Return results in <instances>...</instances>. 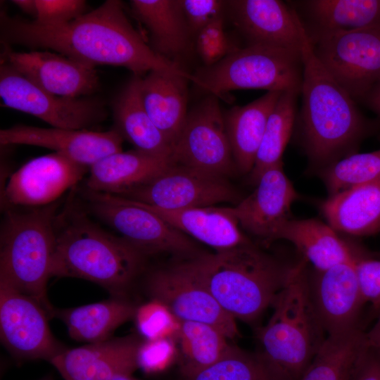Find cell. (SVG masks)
Instances as JSON below:
<instances>
[{
	"mask_svg": "<svg viewBox=\"0 0 380 380\" xmlns=\"http://www.w3.org/2000/svg\"><path fill=\"white\" fill-rule=\"evenodd\" d=\"M0 39L3 46L52 50L94 68L123 67L140 77L156 70L189 74L153 51L133 27L118 0H107L70 22L56 25H42L1 11Z\"/></svg>",
	"mask_w": 380,
	"mask_h": 380,
	"instance_id": "1",
	"label": "cell"
},
{
	"mask_svg": "<svg viewBox=\"0 0 380 380\" xmlns=\"http://www.w3.org/2000/svg\"><path fill=\"white\" fill-rule=\"evenodd\" d=\"M300 125L305 151L315 164L327 166L353 149L369 132L355 101L315 56L303 25Z\"/></svg>",
	"mask_w": 380,
	"mask_h": 380,
	"instance_id": "2",
	"label": "cell"
},
{
	"mask_svg": "<svg viewBox=\"0 0 380 380\" xmlns=\"http://www.w3.org/2000/svg\"><path fill=\"white\" fill-rule=\"evenodd\" d=\"M55 232L53 277L85 279L113 296L125 297L142 269L146 254L104 230L70 203L57 213Z\"/></svg>",
	"mask_w": 380,
	"mask_h": 380,
	"instance_id": "3",
	"label": "cell"
},
{
	"mask_svg": "<svg viewBox=\"0 0 380 380\" xmlns=\"http://www.w3.org/2000/svg\"><path fill=\"white\" fill-rule=\"evenodd\" d=\"M198 281L234 319L253 322L272 306L295 264L251 242L187 260Z\"/></svg>",
	"mask_w": 380,
	"mask_h": 380,
	"instance_id": "4",
	"label": "cell"
},
{
	"mask_svg": "<svg viewBox=\"0 0 380 380\" xmlns=\"http://www.w3.org/2000/svg\"><path fill=\"white\" fill-rule=\"evenodd\" d=\"M304 259L279 293L268 322L260 328L256 354L274 380H299L327 336L313 303Z\"/></svg>",
	"mask_w": 380,
	"mask_h": 380,
	"instance_id": "5",
	"label": "cell"
},
{
	"mask_svg": "<svg viewBox=\"0 0 380 380\" xmlns=\"http://www.w3.org/2000/svg\"><path fill=\"white\" fill-rule=\"evenodd\" d=\"M58 201L41 207H6L0 235V281L35 299L51 317L47 296L56 250Z\"/></svg>",
	"mask_w": 380,
	"mask_h": 380,
	"instance_id": "6",
	"label": "cell"
},
{
	"mask_svg": "<svg viewBox=\"0 0 380 380\" xmlns=\"http://www.w3.org/2000/svg\"><path fill=\"white\" fill-rule=\"evenodd\" d=\"M193 75V83L218 98L238 89L300 93L301 50L246 46L214 65L201 68Z\"/></svg>",
	"mask_w": 380,
	"mask_h": 380,
	"instance_id": "7",
	"label": "cell"
},
{
	"mask_svg": "<svg viewBox=\"0 0 380 380\" xmlns=\"http://www.w3.org/2000/svg\"><path fill=\"white\" fill-rule=\"evenodd\" d=\"M308 36L326 70L355 101H364L380 82V26Z\"/></svg>",
	"mask_w": 380,
	"mask_h": 380,
	"instance_id": "8",
	"label": "cell"
},
{
	"mask_svg": "<svg viewBox=\"0 0 380 380\" xmlns=\"http://www.w3.org/2000/svg\"><path fill=\"white\" fill-rule=\"evenodd\" d=\"M84 195L89 212L146 255L196 252L195 244L185 234L133 201L87 189Z\"/></svg>",
	"mask_w": 380,
	"mask_h": 380,
	"instance_id": "9",
	"label": "cell"
},
{
	"mask_svg": "<svg viewBox=\"0 0 380 380\" xmlns=\"http://www.w3.org/2000/svg\"><path fill=\"white\" fill-rule=\"evenodd\" d=\"M0 96L4 106L38 118L54 128L87 129L106 117L104 104L99 99L54 95L3 62Z\"/></svg>",
	"mask_w": 380,
	"mask_h": 380,
	"instance_id": "10",
	"label": "cell"
},
{
	"mask_svg": "<svg viewBox=\"0 0 380 380\" xmlns=\"http://www.w3.org/2000/svg\"><path fill=\"white\" fill-rule=\"evenodd\" d=\"M218 99L208 94L188 112L171 158L175 164L225 177L234 162Z\"/></svg>",
	"mask_w": 380,
	"mask_h": 380,
	"instance_id": "11",
	"label": "cell"
},
{
	"mask_svg": "<svg viewBox=\"0 0 380 380\" xmlns=\"http://www.w3.org/2000/svg\"><path fill=\"white\" fill-rule=\"evenodd\" d=\"M151 299L166 305L180 322H196L218 329L230 340L240 336L236 319L198 281L188 261L153 271L146 280Z\"/></svg>",
	"mask_w": 380,
	"mask_h": 380,
	"instance_id": "12",
	"label": "cell"
},
{
	"mask_svg": "<svg viewBox=\"0 0 380 380\" xmlns=\"http://www.w3.org/2000/svg\"><path fill=\"white\" fill-rule=\"evenodd\" d=\"M49 317L35 299L0 281L1 341L14 358L49 362L65 349L51 333Z\"/></svg>",
	"mask_w": 380,
	"mask_h": 380,
	"instance_id": "13",
	"label": "cell"
},
{
	"mask_svg": "<svg viewBox=\"0 0 380 380\" xmlns=\"http://www.w3.org/2000/svg\"><path fill=\"white\" fill-rule=\"evenodd\" d=\"M118 196L168 210L214 206L239 198L225 177L175 163L151 181Z\"/></svg>",
	"mask_w": 380,
	"mask_h": 380,
	"instance_id": "14",
	"label": "cell"
},
{
	"mask_svg": "<svg viewBox=\"0 0 380 380\" xmlns=\"http://www.w3.org/2000/svg\"><path fill=\"white\" fill-rule=\"evenodd\" d=\"M88 167L53 152L32 159L10 177L3 191L6 207H41L53 203L84 177Z\"/></svg>",
	"mask_w": 380,
	"mask_h": 380,
	"instance_id": "15",
	"label": "cell"
},
{
	"mask_svg": "<svg viewBox=\"0 0 380 380\" xmlns=\"http://www.w3.org/2000/svg\"><path fill=\"white\" fill-rule=\"evenodd\" d=\"M3 48L1 62L51 94L80 98L99 88V76L94 68L46 50L19 52L11 46Z\"/></svg>",
	"mask_w": 380,
	"mask_h": 380,
	"instance_id": "16",
	"label": "cell"
},
{
	"mask_svg": "<svg viewBox=\"0 0 380 380\" xmlns=\"http://www.w3.org/2000/svg\"><path fill=\"white\" fill-rule=\"evenodd\" d=\"M123 141L114 128L98 132L18 125L0 130L3 146L23 144L47 148L89 168L102 158L122 151Z\"/></svg>",
	"mask_w": 380,
	"mask_h": 380,
	"instance_id": "17",
	"label": "cell"
},
{
	"mask_svg": "<svg viewBox=\"0 0 380 380\" xmlns=\"http://www.w3.org/2000/svg\"><path fill=\"white\" fill-rule=\"evenodd\" d=\"M227 10L247 45L300 51L303 23L294 8L279 0L227 1Z\"/></svg>",
	"mask_w": 380,
	"mask_h": 380,
	"instance_id": "18",
	"label": "cell"
},
{
	"mask_svg": "<svg viewBox=\"0 0 380 380\" xmlns=\"http://www.w3.org/2000/svg\"><path fill=\"white\" fill-rule=\"evenodd\" d=\"M143 339L136 334L65 348L49 362L64 380H113L138 369L137 352Z\"/></svg>",
	"mask_w": 380,
	"mask_h": 380,
	"instance_id": "19",
	"label": "cell"
},
{
	"mask_svg": "<svg viewBox=\"0 0 380 380\" xmlns=\"http://www.w3.org/2000/svg\"><path fill=\"white\" fill-rule=\"evenodd\" d=\"M358 257L317 272L311 285L315 308L326 336L346 333L357 327V318L364 304L356 270Z\"/></svg>",
	"mask_w": 380,
	"mask_h": 380,
	"instance_id": "20",
	"label": "cell"
},
{
	"mask_svg": "<svg viewBox=\"0 0 380 380\" xmlns=\"http://www.w3.org/2000/svg\"><path fill=\"white\" fill-rule=\"evenodd\" d=\"M256 184L255 190L232 209L241 227L269 243L278 227L289 218L291 207L299 196L285 175L282 163L265 171Z\"/></svg>",
	"mask_w": 380,
	"mask_h": 380,
	"instance_id": "21",
	"label": "cell"
},
{
	"mask_svg": "<svg viewBox=\"0 0 380 380\" xmlns=\"http://www.w3.org/2000/svg\"><path fill=\"white\" fill-rule=\"evenodd\" d=\"M193 74L156 70L141 77L139 94L146 111L172 146L186 120L188 82Z\"/></svg>",
	"mask_w": 380,
	"mask_h": 380,
	"instance_id": "22",
	"label": "cell"
},
{
	"mask_svg": "<svg viewBox=\"0 0 380 380\" xmlns=\"http://www.w3.org/2000/svg\"><path fill=\"white\" fill-rule=\"evenodd\" d=\"M133 201L153 212L183 234L213 248L216 251L251 243L241 232L232 208L209 206L168 210Z\"/></svg>",
	"mask_w": 380,
	"mask_h": 380,
	"instance_id": "23",
	"label": "cell"
},
{
	"mask_svg": "<svg viewBox=\"0 0 380 380\" xmlns=\"http://www.w3.org/2000/svg\"><path fill=\"white\" fill-rule=\"evenodd\" d=\"M175 163L136 149L110 154L89 167L86 189L120 196L158 176Z\"/></svg>",
	"mask_w": 380,
	"mask_h": 380,
	"instance_id": "24",
	"label": "cell"
},
{
	"mask_svg": "<svg viewBox=\"0 0 380 380\" xmlns=\"http://www.w3.org/2000/svg\"><path fill=\"white\" fill-rule=\"evenodd\" d=\"M131 11L148 30L150 47L172 62L186 54L194 35L183 13L180 0H132Z\"/></svg>",
	"mask_w": 380,
	"mask_h": 380,
	"instance_id": "25",
	"label": "cell"
},
{
	"mask_svg": "<svg viewBox=\"0 0 380 380\" xmlns=\"http://www.w3.org/2000/svg\"><path fill=\"white\" fill-rule=\"evenodd\" d=\"M277 239L293 243L317 272L359 256L328 223L317 219H287L276 229L272 241Z\"/></svg>",
	"mask_w": 380,
	"mask_h": 380,
	"instance_id": "26",
	"label": "cell"
},
{
	"mask_svg": "<svg viewBox=\"0 0 380 380\" xmlns=\"http://www.w3.org/2000/svg\"><path fill=\"white\" fill-rule=\"evenodd\" d=\"M321 210L336 232L358 236L379 232L380 178L329 196Z\"/></svg>",
	"mask_w": 380,
	"mask_h": 380,
	"instance_id": "27",
	"label": "cell"
},
{
	"mask_svg": "<svg viewBox=\"0 0 380 380\" xmlns=\"http://www.w3.org/2000/svg\"><path fill=\"white\" fill-rule=\"evenodd\" d=\"M140 76L133 75L112 102L113 128L135 149L170 157L172 146L150 118L141 101Z\"/></svg>",
	"mask_w": 380,
	"mask_h": 380,
	"instance_id": "28",
	"label": "cell"
},
{
	"mask_svg": "<svg viewBox=\"0 0 380 380\" xmlns=\"http://www.w3.org/2000/svg\"><path fill=\"white\" fill-rule=\"evenodd\" d=\"M281 91H267L255 101L224 114L234 165L242 173L253 167L268 118Z\"/></svg>",
	"mask_w": 380,
	"mask_h": 380,
	"instance_id": "29",
	"label": "cell"
},
{
	"mask_svg": "<svg viewBox=\"0 0 380 380\" xmlns=\"http://www.w3.org/2000/svg\"><path fill=\"white\" fill-rule=\"evenodd\" d=\"M137 308L125 297L113 296L77 308H54L51 317L63 322L72 339L93 343L112 338L119 327L134 319Z\"/></svg>",
	"mask_w": 380,
	"mask_h": 380,
	"instance_id": "30",
	"label": "cell"
},
{
	"mask_svg": "<svg viewBox=\"0 0 380 380\" xmlns=\"http://www.w3.org/2000/svg\"><path fill=\"white\" fill-rule=\"evenodd\" d=\"M304 11L308 35L380 26V0H307Z\"/></svg>",
	"mask_w": 380,
	"mask_h": 380,
	"instance_id": "31",
	"label": "cell"
},
{
	"mask_svg": "<svg viewBox=\"0 0 380 380\" xmlns=\"http://www.w3.org/2000/svg\"><path fill=\"white\" fill-rule=\"evenodd\" d=\"M368 349L365 332L357 327L328 335L299 380H353Z\"/></svg>",
	"mask_w": 380,
	"mask_h": 380,
	"instance_id": "32",
	"label": "cell"
},
{
	"mask_svg": "<svg viewBox=\"0 0 380 380\" xmlns=\"http://www.w3.org/2000/svg\"><path fill=\"white\" fill-rule=\"evenodd\" d=\"M227 340L224 334L210 324L181 322L175 341L177 362L184 379L219 361L231 346Z\"/></svg>",
	"mask_w": 380,
	"mask_h": 380,
	"instance_id": "33",
	"label": "cell"
},
{
	"mask_svg": "<svg viewBox=\"0 0 380 380\" xmlns=\"http://www.w3.org/2000/svg\"><path fill=\"white\" fill-rule=\"evenodd\" d=\"M300 93H281L271 112L250 172L251 181L256 184L270 167L281 163L284 149L290 139L296 113V99Z\"/></svg>",
	"mask_w": 380,
	"mask_h": 380,
	"instance_id": "34",
	"label": "cell"
},
{
	"mask_svg": "<svg viewBox=\"0 0 380 380\" xmlns=\"http://www.w3.org/2000/svg\"><path fill=\"white\" fill-rule=\"evenodd\" d=\"M329 196L380 178V149L353 153L321 170Z\"/></svg>",
	"mask_w": 380,
	"mask_h": 380,
	"instance_id": "35",
	"label": "cell"
},
{
	"mask_svg": "<svg viewBox=\"0 0 380 380\" xmlns=\"http://www.w3.org/2000/svg\"><path fill=\"white\" fill-rule=\"evenodd\" d=\"M185 380H274L256 354L231 345L216 363Z\"/></svg>",
	"mask_w": 380,
	"mask_h": 380,
	"instance_id": "36",
	"label": "cell"
},
{
	"mask_svg": "<svg viewBox=\"0 0 380 380\" xmlns=\"http://www.w3.org/2000/svg\"><path fill=\"white\" fill-rule=\"evenodd\" d=\"M134 319L139 335L144 340H175L181 324L166 305L155 299L137 306Z\"/></svg>",
	"mask_w": 380,
	"mask_h": 380,
	"instance_id": "37",
	"label": "cell"
},
{
	"mask_svg": "<svg viewBox=\"0 0 380 380\" xmlns=\"http://www.w3.org/2000/svg\"><path fill=\"white\" fill-rule=\"evenodd\" d=\"M224 18H220L201 30L195 37V49L204 66L220 61L238 46L226 34Z\"/></svg>",
	"mask_w": 380,
	"mask_h": 380,
	"instance_id": "38",
	"label": "cell"
},
{
	"mask_svg": "<svg viewBox=\"0 0 380 380\" xmlns=\"http://www.w3.org/2000/svg\"><path fill=\"white\" fill-rule=\"evenodd\" d=\"M177 357L178 350L175 339H143L137 352L138 369L148 374L160 373L177 362Z\"/></svg>",
	"mask_w": 380,
	"mask_h": 380,
	"instance_id": "39",
	"label": "cell"
},
{
	"mask_svg": "<svg viewBox=\"0 0 380 380\" xmlns=\"http://www.w3.org/2000/svg\"><path fill=\"white\" fill-rule=\"evenodd\" d=\"M189 30L195 37L197 33L210 23L224 18L227 1L180 0Z\"/></svg>",
	"mask_w": 380,
	"mask_h": 380,
	"instance_id": "40",
	"label": "cell"
},
{
	"mask_svg": "<svg viewBox=\"0 0 380 380\" xmlns=\"http://www.w3.org/2000/svg\"><path fill=\"white\" fill-rule=\"evenodd\" d=\"M37 16L42 25L70 22L84 13L87 2L83 0H36Z\"/></svg>",
	"mask_w": 380,
	"mask_h": 380,
	"instance_id": "41",
	"label": "cell"
},
{
	"mask_svg": "<svg viewBox=\"0 0 380 380\" xmlns=\"http://www.w3.org/2000/svg\"><path fill=\"white\" fill-rule=\"evenodd\" d=\"M356 270L364 303L370 302L380 308V260L359 256Z\"/></svg>",
	"mask_w": 380,
	"mask_h": 380,
	"instance_id": "42",
	"label": "cell"
},
{
	"mask_svg": "<svg viewBox=\"0 0 380 380\" xmlns=\"http://www.w3.org/2000/svg\"><path fill=\"white\" fill-rule=\"evenodd\" d=\"M353 380H380V353L369 348Z\"/></svg>",
	"mask_w": 380,
	"mask_h": 380,
	"instance_id": "43",
	"label": "cell"
},
{
	"mask_svg": "<svg viewBox=\"0 0 380 380\" xmlns=\"http://www.w3.org/2000/svg\"><path fill=\"white\" fill-rule=\"evenodd\" d=\"M365 338L368 347L380 353V315L372 329L365 333Z\"/></svg>",
	"mask_w": 380,
	"mask_h": 380,
	"instance_id": "44",
	"label": "cell"
},
{
	"mask_svg": "<svg viewBox=\"0 0 380 380\" xmlns=\"http://www.w3.org/2000/svg\"><path fill=\"white\" fill-rule=\"evenodd\" d=\"M363 102L380 116V82L372 89Z\"/></svg>",
	"mask_w": 380,
	"mask_h": 380,
	"instance_id": "45",
	"label": "cell"
},
{
	"mask_svg": "<svg viewBox=\"0 0 380 380\" xmlns=\"http://www.w3.org/2000/svg\"><path fill=\"white\" fill-rule=\"evenodd\" d=\"M13 4L17 6L24 13L36 18L37 6L36 0H14Z\"/></svg>",
	"mask_w": 380,
	"mask_h": 380,
	"instance_id": "46",
	"label": "cell"
},
{
	"mask_svg": "<svg viewBox=\"0 0 380 380\" xmlns=\"http://www.w3.org/2000/svg\"><path fill=\"white\" fill-rule=\"evenodd\" d=\"M113 380H140L136 379L132 374H122L115 377Z\"/></svg>",
	"mask_w": 380,
	"mask_h": 380,
	"instance_id": "47",
	"label": "cell"
},
{
	"mask_svg": "<svg viewBox=\"0 0 380 380\" xmlns=\"http://www.w3.org/2000/svg\"><path fill=\"white\" fill-rule=\"evenodd\" d=\"M41 380H53L51 377H45L44 379H42Z\"/></svg>",
	"mask_w": 380,
	"mask_h": 380,
	"instance_id": "48",
	"label": "cell"
}]
</instances>
